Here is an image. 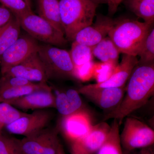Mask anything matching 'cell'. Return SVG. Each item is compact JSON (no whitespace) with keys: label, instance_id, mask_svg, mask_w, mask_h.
I'll return each mask as SVG.
<instances>
[{"label":"cell","instance_id":"6da1fadb","mask_svg":"<svg viewBox=\"0 0 154 154\" xmlns=\"http://www.w3.org/2000/svg\"><path fill=\"white\" fill-rule=\"evenodd\" d=\"M119 105L107 113L104 120H118L119 125L128 116L146 104L154 93V65H138L134 68Z\"/></svg>","mask_w":154,"mask_h":154},{"label":"cell","instance_id":"7a4b0ae2","mask_svg":"<svg viewBox=\"0 0 154 154\" xmlns=\"http://www.w3.org/2000/svg\"><path fill=\"white\" fill-rule=\"evenodd\" d=\"M98 6L91 0H59L61 22L67 41L72 42L78 32L93 24Z\"/></svg>","mask_w":154,"mask_h":154},{"label":"cell","instance_id":"3957f363","mask_svg":"<svg viewBox=\"0 0 154 154\" xmlns=\"http://www.w3.org/2000/svg\"><path fill=\"white\" fill-rule=\"evenodd\" d=\"M152 25L128 19L116 20L108 37L120 53L137 56Z\"/></svg>","mask_w":154,"mask_h":154},{"label":"cell","instance_id":"277c9868","mask_svg":"<svg viewBox=\"0 0 154 154\" xmlns=\"http://www.w3.org/2000/svg\"><path fill=\"white\" fill-rule=\"evenodd\" d=\"M37 54L49 79H75L74 66L69 51L50 45H39Z\"/></svg>","mask_w":154,"mask_h":154},{"label":"cell","instance_id":"5b68a950","mask_svg":"<svg viewBox=\"0 0 154 154\" xmlns=\"http://www.w3.org/2000/svg\"><path fill=\"white\" fill-rule=\"evenodd\" d=\"M17 17L21 28L36 40L56 47H63L66 44L67 40L63 33L33 12Z\"/></svg>","mask_w":154,"mask_h":154},{"label":"cell","instance_id":"8992f818","mask_svg":"<svg viewBox=\"0 0 154 154\" xmlns=\"http://www.w3.org/2000/svg\"><path fill=\"white\" fill-rule=\"evenodd\" d=\"M120 139L121 145L128 151L148 147L154 144V131L139 119L127 117Z\"/></svg>","mask_w":154,"mask_h":154},{"label":"cell","instance_id":"52a82bcc","mask_svg":"<svg viewBox=\"0 0 154 154\" xmlns=\"http://www.w3.org/2000/svg\"><path fill=\"white\" fill-rule=\"evenodd\" d=\"M57 128H46L20 140L24 154H57L61 145Z\"/></svg>","mask_w":154,"mask_h":154},{"label":"cell","instance_id":"ba28073f","mask_svg":"<svg viewBox=\"0 0 154 154\" xmlns=\"http://www.w3.org/2000/svg\"><path fill=\"white\" fill-rule=\"evenodd\" d=\"M39 45L29 35L19 36L3 53L0 60L1 71L4 75L12 67L24 61L38 51Z\"/></svg>","mask_w":154,"mask_h":154},{"label":"cell","instance_id":"9c48e42d","mask_svg":"<svg viewBox=\"0 0 154 154\" xmlns=\"http://www.w3.org/2000/svg\"><path fill=\"white\" fill-rule=\"evenodd\" d=\"M125 86L120 88H99L93 84L81 87L79 93L85 96L108 113L118 107L125 94Z\"/></svg>","mask_w":154,"mask_h":154},{"label":"cell","instance_id":"30bf717a","mask_svg":"<svg viewBox=\"0 0 154 154\" xmlns=\"http://www.w3.org/2000/svg\"><path fill=\"white\" fill-rule=\"evenodd\" d=\"M52 118V113L48 110H37L30 114L25 113L5 127L10 133L26 137L47 128Z\"/></svg>","mask_w":154,"mask_h":154},{"label":"cell","instance_id":"8fae6325","mask_svg":"<svg viewBox=\"0 0 154 154\" xmlns=\"http://www.w3.org/2000/svg\"><path fill=\"white\" fill-rule=\"evenodd\" d=\"M2 75L20 77L35 83H46L49 79L37 52L12 67Z\"/></svg>","mask_w":154,"mask_h":154},{"label":"cell","instance_id":"7c38bea8","mask_svg":"<svg viewBox=\"0 0 154 154\" xmlns=\"http://www.w3.org/2000/svg\"><path fill=\"white\" fill-rule=\"evenodd\" d=\"M115 22L116 20L110 17L102 15L97 16L94 25L80 30L73 41L93 47L106 37Z\"/></svg>","mask_w":154,"mask_h":154},{"label":"cell","instance_id":"4fadbf2b","mask_svg":"<svg viewBox=\"0 0 154 154\" xmlns=\"http://www.w3.org/2000/svg\"><path fill=\"white\" fill-rule=\"evenodd\" d=\"M93 125L90 116L83 110L63 116L61 125L65 135L72 143L81 141Z\"/></svg>","mask_w":154,"mask_h":154},{"label":"cell","instance_id":"5bb4252c","mask_svg":"<svg viewBox=\"0 0 154 154\" xmlns=\"http://www.w3.org/2000/svg\"><path fill=\"white\" fill-rule=\"evenodd\" d=\"M138 63L137 56L123 54L121 62L106 81L93 84L99 88H120L125 86L134 68Z\"/></svg>","mask_w":154,"mask_h":154},{"label":"cell","instance_id":"9a60e30c","mask_svg":"<svg viewBox=\"0 0 154 154\" xmlns=\"http://www.w3.org/2000/svg\"><path fill=\"white\" fill-rule=\"evenodd\" d=\"M10 104L22 110H41L55 108V96L51 89L33 92L21 98L11 101Z\"/></svg>","mask_w":154,"mask_h":154},{"label":"cell","instance_id":"2e32d148","mask_svg":"<svg viewBox=\"0 0 154 154\" xmlns=\"http://www.w3.org/2000/svg\"><path fill=\"white\" fill-rule=\"evenodd\" d=\"M79 91L69 89L54 95L55 108L63 116L82 110L83 103Z\"/></svg>","mask_w":154,"mask_h":154},{"label":"cell","instance_id":"e0dca14e","mask_svg":"<svg viewBox=\"0 0 154 154\" xmlns=\"http://www.w3.org/2000/svg\"><path fill=\"white\" fill-rule=\"evenodd\" d=\"M110 129V125L105 122L93 125L88 135L79 142L90 153H94L105 142Z\"/></svg>","mask_w":154,"mask_h":154},{"label":"cell","instance_id":"ac0fdd59","mask_svg":"<svg viewBox=\"0 0 154 154\" xmlns=\"http://www.w3.org/2000/svg\"><path fill=\"white\" fill-rule=\"evenodd\" d=\"M94 57L115 68L118 65L120 52L110 37H106L92 47Z\"/></svg>","mask_w":154,"mask_h":154},{"label":"cell","instance_id":"d6986e66","mask_svg":"<svg viewBox=\"0 0 154 154\" xmlns=\"http://www.w3.org/2000/svg\"><path fill=\"white\" fill-rule=\"evenodd\" d=\"M37 4L38 16L64 34L61 22L59 0H37Z\"/></svg>","mask_w":154,"mask_h":154},{"label":"cell","instance_id":"ffe728a7","mask_svg":"<svg viewBox=\"0 0 154 154\" xmlns=\"http://www.w3.org/2000/svg\"><path fill=\"white\" fill-rule=\"evenodd\" d=\"M51 89L46 83H34L27 85L14 88H0V102L8 103L11 101L33 92Z\"/></svg>","mask_w":154,"mask_h":154},{"label":"cell","instance_id":"44dd1931","mask_svg":"<svg viewBox=\"0 0 154 154\" xmlns=\"http://www.w3.org/2000/svg\"><path fill=\"white\" fill-rule=\"evenodd\" d=\"M21 26L16 16L0 28V60L7 49L15 42L20 36Z\"/></svg>","mask_w":154,"mask_h":154},{"label":"cell","instance_id":"7402d4cb","mask_svg":"<svg viewBox=\"0 0 154 154\" xmlns=\"http://www.w3.org/2000/svg\"><path fill=\"white\" fill-rule=\"evenodd\" d=\"M125 6L144 22L152 25L154 21V0H124Z\"/></svg>","mask_w":154,"mask_h":154},{"label":"cell","instance_id":"603a6c76","mask_svg":"<svg viewBox=\"0 0 154 154\" xmlns=\"http://www.w3.org/2000/svg\"><path fill=\"white\" fill-rule=\"evenodd\" d=\"M118 120L113 119L110 132L97 154H122Z\"/></svg>","mask_w":154,"mask_h":154},{"label":"cell","instance_id":"cb8c5ba5","mask_svg":"<svg viewBox=\"0 0 154 154\" xmlns=\"http://www.w3.org/2000/svg\"><path fill=\"white\" fill-rule=\"evenodd\" d=\"M75 68L92 62L94 58L92 47L73 41L69 51Z\"/></svg>","mask_w":154,"mask_h":154},{"label":"cell","instance_id":"d4e9b609","mask_svg":"<svg viewBox=\"0 0 154 154\" xmlns=\"http://www.w3.org/2000/svg\"><path fill=\"white\" fill-rule=\"evenodd\" d=\"M139 56L138 65L154 64V29L152 28L138 53Z\"/></svg>","mask_w":154,"mask_h":154},{"label":"cell","instance_id":"484cf974","mask_svg":"<svg viewBox=\"0 0 154 154\" xmlns=\"http://www.w3.org/2000/svg\"><path fill=\"white\" fill-rule=\"evenodd\" d=\"M25 113L10 104L0 102V125L3 127L16 121Z\"/></svg>","mask_w":154,"mask_h":154},{"label":"cell","instance_id":"4316f807","mask_svg":"<svg viewBox=\"0 0 154 154\" xmlns=\"http://www.w3.org/2000/svg\"><path fill=\"white\" fill-rule=\"evenodd\" d=\"M0 154H24L20 140L0 134Z\"/></svg>","mask_w":154,"mask_h":154},{"label":"cell","instance_id":"83f0119b","mask_svg":"<svg viewBox=\"0 0 154 154\" xmlns=\"http://www.w3.org/2000/svg\"><path fill=\"white\" fill-rule=\"evenodd\" d=\"M0 3L17 17L32 12L24 0H0Z\"/></svg>","mask_w":154,"mask_h":154},{"label":"cell","instance_id":"f1b7e54d","mask_svg":"<svg viewBox=\"0 0 154 154\" xmlns=\"http://www.w3.org/2000/svg\"><path fill=\"white\" fill-rule=\"evenodd\" d=\"M28 80L16 76L2 75L0 79V88H14L33 84Z\"/></svg>","mask_w":154,"mask_h":154},{"label":"cell","instance_id":"f546056e","mask_svg":"<svg viewBox=\"0 0 154 154\" xmlns=\"http://www.w3.org/2000/svg\"><path fill=\"white\" fill-rule=\"evenodd\" d=\"M92 63L86 64L79 67L75 68V79L85 81L90 79L93 75Z\"/></svg>","mask_w":154,"mask_h":154},{"label":"cell","instance_id":"4dcf8cb0","mask_svg":"<svg viewBox=\"0 0 154 154\" xmlns=\"http://www.w3.org/2000/svg\"><path fill=\"white\" fill-rule=\"evenodd\" d=\"M15 15L5 7L0 6V28L8 23Z\"/></svg>","mask_w":154,"mask_h":154},{"label":"cell","instance_id":"1f68e13d","mask_svg":"<svg viewBox=\"0 0 154 154\" xmlns=\"http://www.w3.org/2000/svg\"><path fill=\"white\" fill-rule=\"evenodd\" d=\"M124 0H109L107 3L108 13L110 15H113L117 11L119 6L123 2Z\"/></svg>","mask_w":154,"mask_h":154},{"label":"cell","instance_id":"d6a6232c","mask_svg":"<svg viewBox=\"0 0 154 154\" xmlns=\"http://www.w3.org/2000/svg\"><path fill=\"white\" fill-rule=\"evenodd\" d=\"M71 152L72 154H91L84 148L79 142L72 143Z\"/></svg>","mask_w":154,"mask_h":154},{"label":"cell","instance_id":"836d02e7","mask_svg":"<svg viewBox=\"0 0 154 154\" xmlns=\"http://www.w3.org/2000/svg\"><path fill=\"white\" fill-rule=\"evenodd\" d=\"M139 154H154V152L151 149L148 147L143 148Z\"/></svg>","mask_w":154,"mask_h":154},{"label":"cell","instance_id":"e575fe53","mask_svg":"<svg viewBox=\"0 0 154 154\" xmlns=\"http://www.w3.org/2000/svg\"><path fill=\"white\" fill-rule=\"evenodd\" d=\"M93 2L99 5V4H107L109 0H91Z\"/></svg>","mask_w":154,"mask_h":154},{"label":"cell","instance_id":"d590c367","mask_svg":"<svg viewBox=\"0 0 154 154\" xmlns=\"http://www.w3.org/2000/svg\"><path fill=\"white\" fill-rule=\"evenodd\" d=\"M57 154H66L64 151L63 147L61 145L60 146Z\"/></svg>","mask_w":154,"mask_h":154},{"label":"cell","instance_id":"8d00e7d4","mask_svg":"<svg viewBox=\"0 0 154 154\" xmlns=\"http://www.w3.org/2000/svg\"><path fill=\"white\" fill-rule=\"evenodd\" d=\"M24 1H25L26 4H27L28 7H29L30 9H32V8H31V0H24Z\"/></svg>","mask_w":154,"mask_h":154},{"label":"cell","instance_id":"74e56055","mask_svg":"<svg viewBox=\"0 0 154 154\" xmlns=\"http://www.w3.org/2000/svg\"><path fill=\"white\" fill-rule=\"evenodd\" d=\"M3 127H4L2 126V125H0V134H1V131H2V129Z\"/></svg>","mask_w":154,"mask_h":154}]
</instances>
